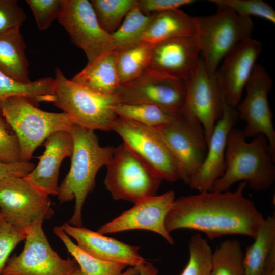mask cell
<instances>
[{
  "label": "cell",
  "mask_w": 275,
  "mask_h": 275,
  "mask_svg": "<svg viewBox=\"0 0 275 275\" xmlns=\"http://www.w3.org/2000/svg\"><path fill=\"white\" fill-rule=\"evenodd\" d=\"M254 239L244 253V275H260L270 251L275 248L274 216L264 218Z\"/></svg>",
  "instance_id": "27"
},
{
  "label": "cell",
  "mask_w": 275,
  "mask_h": 275,
  "mask_svg": "<svg viewBox=\"0 0 275 275\" xmlns=\"http://www.w3.org/2000/svg\"><path fill=\"white\" fill-rule=\"evenodd\" d=\"M238 118L236 107L224 102L222 116L217 121L207 144L204 161L188 184L190 188L200 192L211 191L214 182L224 174L228 135Z\"/></svg>",
  "instance_id": "19"
},
{
  "label": "cell",
  "mask_w": 275,
  "mask_h": 275,
  "mask_svg": "<svg viewBox=\"0 0 275 275\" xmlns=\"http://www.w3.org/2000/svg\"><path fill=\"white\" fill-rule=\"evenodd\" d=\"M217 7L228 8L240 16L250 18L254 16L275 23V11L262 0H211Z\"/></svg>",
  "instance_id": "34"
},
{
  "label": "cell",
  "mask_w": 275,
  "mask_h": 275,
  "mask_svg": "<svg viewBox=\"0 0 275 275\" xmlns=\"http://www.w3.org/2000/svg\"><path fill=\"white\" fill-rule=\"evenodd\" d=\"M200 54L195 35L168 39L152 44L148 68L186 82L199 64Z\"/></svg>",
  "instance_id": "18"
},
{
  "label": "cell",
  "mask_w": 275,
  "mask_h": 275,
  "mask_svg": "<svg viewBox=\"0 0 275 275\" xmlns=\"http://www.w3.org/2000/svg\"><path fill=\"white\" fill-rule=\"evenodd\" d=\"M65 275H85V274L82 272L81 270L80 269L79 266L78 268L74 270V271L66 274Z\"/></svg>",
  "instance_id": "43"
},
{
  "label": "cell",
  "mask_w": 275,
  "mask_h": 275,
  "mask_svg": "<svg viewBox=\"0 0 275 275\" xmlns=\"http://www.w3.org/2000/svg\"><path fill=\"white\" fill-rule=\"evenodd\" d=\"M61 227L76 240L80 249L93 257L133 267L147 262L139 254V246L129 245L85 227H75L68 223Z\"/></svg>",
  "instance_id": "20"
},
{
  "label": "cell",
  "mask_w": 275,
  "mask_h": 275,
  "mask_svg": "<svg viewBox=\"0 0 275 275\" xmlns=\"http://www.w3.org/2000/svg\"><path fill=\"white\" fill-rule=\"evenodd\" d=\"M25 48L20 29L0 34V72L22 83L31 81Z\"/></svg>",
  "instance_id": "24"
},
{
  "label": "cell",
  "mask_w": 275,
  "mask_h": 275,
  "mask_svg": "<svg viewBox=\"0 0 275 275\" xmlns=\"http://www.w3.org/2000/svg\"><path fill=\"white\" fill-rule=\"evenodd\" d=\"M189 258L180 275H210L212 251L205 238L193 235L188 243Z\"/></svg>",
  "instance_id": "33"
},
{
  "label": "cell",
  "mask_w": 275,
  "mask_h": 275,
  "mask_svg": "<svg viewBox=\"0 0 275 275\" xmlns=\"http://www.w3.org/2000/svg\"><path fill=\"white\" fill-rule=\"evenodd\" d=\"M39 221L26 228L25 245L18 255L9 258L1 275H65L79 265L63 259L53 250Z\"/></svg>",
  "instance_id": "9"
},
{
  "label": "cell",
  "mask_w": 275,
  "mask_h": 275,
  "mask_svg": "<svg viewBox=\"0 0 275 275\" xmlns=\"http://www.w3.org/2000/svg\"><path fill=\"white\" fill-rule=\"evenodd\" d=\"M193 17L179 9L152 14L141 43L153 44L168 39L195 35Z\"/></svg>",
  "instance_id": "23"
},
{
  "label": "cell",
  "mask_w": 275,
  "mask_h": 275,
  "mask_svg": "<svg viewBox=\"0 0 275 275\" xmlns=\"http://www.w3.org/2000/svg\"><path fill=\"white\" fill-rule=\"evenodd\" d=\"M32 10L38 28L47 29L59 17L63 8V0H26Z\"/></svg>",
  "instance_id": "36"
},
{
  "label": "cell",
  "mask_w": 275,
  "mask_h": 275,
  "mask_svg": "<svg viewBox=\"0 0 275 275\" xmlns=\"http://www.w3.org/2000/svg\"><path fill=\"white\" fill-rule=\"evenodd\" d=\"M54 232L85 275H139V266H130L125 270L128 266L126 264L100 259L88 254L71 240L61 226L55 227Z\"/></svg>",
  "instance_id": "25"
},
{
  "label": "cell",
  "mask_w": 275,
  "mask_h": 275,
  "mask_svg": "<svg viewBox=\"0 0 275 275\" xmlns=\"http://www.w3.org/2000/svg\"><path fill=\"white\" fill-rule=\"evenodd\" d=\"M2 116L16 134L22 161L29 162L37 147L53 133L70 131L75 124L70 116L40 109L29 99L13 96L2 106Z\"/></svg>",
  "instance_id": "5"
},
{
  "label": "cell",
  "mask_w": 275,
  "mask_h": 275,
  "mask_svg": "<svg viewBox=\"0 0 275 275\" xmlns=\"http://www.w3.org/2000/svg\"><path fill=\"white\" fill-rule=\"evenodd\" d=\"M35 167V165L30 161H21L11 163L0 162V181L8 177L23 178Z\"/></svg>",
  "instance_id": "40"
},
{
  "label": "cell",
  "mask_w": 275,
  "mask_h": 275,
  "mask_svg": "<svg viewBox=\"0 0 275 275\" xmlns=\"http://www.w3.org/2000/svg\"><path fill=\"white\" fill-rule=\"evenodd\" d=\"M175 200L173 190L145 198L100 227L97 232L104 235L131 230H148L159 234L173 245L174 241L166 229L165 220Z\"/></svg>",
  "instance_id": "16"
},
{
  "label": "cell",
  "mask_w": 275,
  "mask_h": 275,
  "mask_svg": "<svg viewBox=\"0 0 275 275\" xmlns=\"http://www.w3.org/2000/svg\"><path fill=\"white\" fill-rule=\"evenodd\" d=\"M106 167L104 184L116 200L135 203L155 196L162 181L152 169L123 143L114 148Z\"/></svg>",
  "instance_id": "7"
},
{
  "label": "cell",
  "mask_w": 275,
  "mask_h": 275,
  "mask_svg": "<svg viewBox=\"0 0 275 275\" xmlns=\"http://www.w3.org/2000/svg\"><path fill=\"white\" fill-rule=\"evenodd\" d=\"M95 93L115 95L120 85L116 66L115 51L106 53L86 66L71 79Z\"/></svg>",
  "instance_id": "22"
},
{
  "label": "cell",
  "mask_w": 275,
  "mask_h": 275,
  "mask_svg": "<svg viewBox=\"0 0 275 275\" xmlns=\"http://www.w3.org/2000/svg\"><path fill=\"white\" fill-rule=\"evenodd\" d=\"M152 14L147 16L141 12L138 6L126 15L120 26L111 34L114 51L128 49L141 43L142 36Z\"/></svg>",
  "instance_id": "30"
},
{
  "label": "cell",
  "mask_w": 275,
  "mask_h": 275,
  "mask_svg": "<svg viewBox=\"0 0 275 275\" xmlns=\"http://www.w3.org/2000/svg\"><path fill=\"white\" fill-rule=\"evenodd\" d=\"M100 26L111 34L121 25L127 13L138 6V0H91Z\"/></svg>",
  "instance_id": "32"
},
{
  "label": "cell",
  "mask_w": 275,
  "mask_h": 275,
  "mask_svg": "<svg viewBox=\"0 0 275 275\" xmlns=\"http://www.w3.org/2000/svg\"><path fill=\"white\" fill-rule=\"evenodd\" d=\"M0 211L6 221L24 228L54 213L49 196L18 177L0 181Z\"/></svg>",
  "instance_id": "11"
},
{
  "label": "cell",
  "mask_w": 275,
  "mask_h": 275,
  "mask_svg": "<svg viewBox=\"0 0 275 275\" xmlns=\"http://www.w3.org/2000/svg\"><path fill=\"white\" fill-rule=\"evenodd\" d=\"M44 145V152L37 157L38 164L23 178L41 192L57 195L60 167L64 159L72 155L73 139L69 131H59L50 135Z\"/></svg>",
  "instance_id": "21"
},
{
  "label": "cell",
  "mask_w": 275,
  "mask_h": 275,
  "mask_svg": "<svg viewBox=\"0 0 275 275\" xmlns=\"http://www.w3.org/2000/svg\"><path fill=\"white\" fill-rule=\"evenodd\" d=\"M1 217H2V214H1V212L0 211V219H1Z\"/></svg>",
  "instance_id": "44"
},
{
  "label": "cell",
  "mask_w": 275,
  "mask_h": 275,
  "mask_svg": "<svg viewBox=\"0 0 275 275\" xmlns=\"http://www.w3.org/2000/svg\"><path fill=\"white\" fill-rule=\"evenodd\" d=\"M260 275H275V248L270 251Z\"/></svg>",
  "instance_id": "41"
},
{
  "label": "cell",
  "mask_w": 275,
  "mask_h": 275,
  "mask_svg": "<svg viewBox=\"0 0 275 275\" xmlns=\"http://www.w3.org/2000/svg\"><path fill=\"white\" fill-rule=\"evenodd\" d=\"M58 20L71 42L84 51L88 63L115 50L111 35L100 26L90 1L63 0Z\"/></svg>",
  "instance_id": "10"
},
{
  "label": "cell",
  "mask_w": 275,
  "mask_h": 275,
  "mask_svg": "<svg viewBox=\"0 0 275 275\" xmlns=\"http://www.w3.org/2000/svg\"><path fill=\"white\" fill-rule=\"evenodd\" d=\"M26 19L16 0H0V34L20 29Z\"/></svg>",
  "instance_id": "38"
},
{
  "label": "cell",
  "mask_w": 275,
  "mask_h": 275,
  "mask_svg": "<svg viewBox=\"0 0 275 275\" xmlns=\"http://www.w3.org/2000/svg\"><path fill=\"white\" fill-rule=\"evenodd\" d=\"M272 86V79L265 68L256 64L245 86L246 96L236 108L238 117L246 122L242 130L244 138L263 134L275 157V130L267 98Z\"/></svg>",
  "instance_id": "14"
},
{
  "label": "cell",
  "mask_w": 275,
  "mask_h": 275,
  "mask_svg": "<svg viewBox=\"0 0 275 275\" xmlns=\"http://www.w3.org/2000/svg\"><path fill=\"white\" fill-rule=\"evenodd\" d=\"M114 111L118 116L155 128L173 123L180 117V112L148 104L119 103Z\"/></svg>",
  "instance_id": "28"
},
{
  "label": "cell",
  "mask_w": 275,
  "mask_h": 275,
  "mask_svg": "<svg viewBox=\"0 0 275 275\" xmlns=\"http://www.w3.org/2000/svg\"><path fill=\"white\" fill-rule=\"evenodd\" d=\"M246 184L241 182L234 191H206L175 199L165 220L167 231L195 230L211 240L236 234L254 239L264 218L243 196Z\"/></svg>",
  "instance_id": "1"
},
{
  "label": "cell",
  "mask_w": 275,
  "mask_h": 275,
  "mask_svg": "<svg viewBox=\"0 0 275 275\" xmlns=\"http://www.w3.org/2000/svg\"><path fill=\"white\" fill-rule=\"evenodd\" d=\"M262 50L261 43L252 38L237 45L223 59L216 76L225 102L236 107Z\"/></svg>",
  "instance_id": "17"
},
{
  "label": "cell",
  "mask_w": 275,
  "mask_h": 275,
  "mask_svg": "<svg viewBox=\"0 0 275 275\" xmlns=\"http://www.w3.org/2000/svg\"><path fill=\"white\" fill-rule=\"evenodd\" d=\"M186 94V82L147 68L132 81L115 92L120 103L148 104L180 112Z\"/></svg>",
  "instance_id": "12"
},
{
  "label": "cell",
  "mask_w": 275,
  "mask_h": 275,
  "mask_svg": "<svg viewBox=\"0 0 275 275\" xmlns=\"http://www.w3.org/2000/svg\"><path fill=\"white\" fill-rule=\"evenodd\" d=\"M274 161L275 157L263 134L248 142L242 130L233 127L227 140L225 171L214 182L211 191H227L242 180L255 190H265L275 181Z\"/></svg>",
  "instance_id": "2"
},
{
  "label": "cell",
  "mask_w": 275,
  "mask_h": 275,
  "mask_svg": "<svg viewBox=\"0 0 275 275\" xmlns=\"http://www.w3.org/2000/svg\"><path fill=\"white\" fill-rule=\"evenodd\" d=\"M195 37L208 72L215 74L220 62L241 42L251 38L253 23L232 10L218 7L208 16H195Z\"/></svg>",
  "instance_id": "4"
},
{
  "label": "cell",
  "mask_w": 275,
  "mask_h": 275,
  "mask_svg": "<svg viewBox=\"0 0 275 275\" xmlns=\"http://www.w3.org/2000/svg\"><path fill=\"white\" fill-rule=\"evenodd\" d=\"M54 79L53 103L76 125L93 131L112 130L118 117L114 107L120 103L116 95L95 93L67 79L59 68L55 70Z\"/></svg>",
  "instance_id": "6"
},
{
  "label": "cell",
  "mask_w": 275,
  "mask_h": 275,
  "mask_svg": "<svg viewBox=\"0 0 275 275\" xmlns=\"http://www.w3.org/2000/svg\"><path fill=\"white\" fill-rule=\"evenodd\" d=\"M244 253L236 239L221 242L212 252L210 275H244Z\"/></svg>",
  "instance_id": "31"
},
{
  "label": "cell",
  "mask_w": 275,
  "mask_h": 275,
  "mask_svg": "<svg viewBox=\"0 0 275 275\" xmlns=\"http://www.w3.org/2000/svg\"><path fill=\"white\" fill-rule=\"evenodd\" d=\"M18 141L16 134L3 117H0V162H21Z\"/></svg>",
  "instance_id": "37"
},
{
  "label": "cell",
  "mask_w": 275,
  "mask_h": 275,
  "mask_svg": "<svg viewBox=\"0 0 275 275\" xmlns=\"http://www.w3.org/2000/svg\"><path fill=\"white\" fill-rule=\"evenodd\" d=\"M139 275H158V269L153 264L147 262L143 265L139 266Z\"/></svg>",
  "instance_id": "42"
},
{
  "label": "cell",
  "mask_w": 275,
  "mask_h": 275,
  "mask_svg": "<svg viewBox=\"0 0 275 275\" xmlns=\"http://www.w3.org/2000/svg\"><path fill=\"white\" fill-rule=\"evenodd\" d=\"M55 79L44 77L29 83H22L9 78L0 72V117L4 102L13 96L29 99L38 106L41 102H53Z\"/></svg>",
  "instance_id": "26"
},
{
  "label": "cell",
  "mask_w": 275,
  "mask_h": 275,
  "mask_svg": "<svg viewBox=\"0 0 275 275\" xmlns=\"http://www.w3.org/2000/svg\"><path fill=\"white\" fill-rule=\"evenodd\" d=\"M193 0H138V7L145 15L178 9L194 3Z\"/></svg>",
  "instance_id": "39"
},
{
  "label": "cell",
  "mask_w": 275,
  "mask_h": 275,
  "mask_svg": "<svg viewBox=\"0 0 275 275\" xmlns=\"http://www.w3.org/2000/svg\"><path fill=\"white\" fill-rule=\"evenodd\" d=\"M186 84L185 99L180 113L201 123L207 145L217 121L222 116L225 102L216 73H209L201 57Z\"/></svg>",
  "instance_id": "13"
},
{
  "label": "cell",
  "mask_w": 275,
  "mask_h": 275,
  "mask_svg": "<svg viewBox=\"0 0 275 275\" xmlns=\"http://www.w3.org/2000/svg\"><path fill=\"white\" fill-rule=\"evenodd\" d=\"M152 44L142 43L116 52V66L120 85L138 78L148 67Z\"/></svg>",
  "instance_id": "29"
},
{
  "label": "cell",
  "mask_w": 275,
  "mask_h": 275,
  "mask_svg": "<svg viewBox=\"0 0 275 275\" xmlns=\"http://www.w3.org/2000/svg\"><path fill=\"white\" fill-rule=\"evenodd\" d=\"M26 236V228L0 219V275L9 256L16 245Z\"/></svg>",
  "instance_id": "35"
},
{
  "label": "cell",
  "mask_w": 275,
  "mask_h": 275,
  "mask_svg": "<svg viewBox=\"0 0 275 275\" xmlns=\"http://www.w3.org/2000/svg\"><path fill=\"white\" fill-rule=\"evenodd\" d=\"M178 161L181 179L188 184L203 163L207 145L201 123L183 117L156 128Z\"/></svg>",
  "instance_id": "15"
},
{
  "label": "cell",
  "mask_w": 275,
  "mask_h": 275,
  "mask_svg": "<svg viewBox=\"0 0 275 275\" xmlns=\"http://www.w3.org/2000/svg\"><path fill=\"white\" fill-rule=\"evenodd\" d=\"M73 142L69 171L59 186L60 203L75 199L74 213L70 225L82 226V209L88 194L92 191L99 170L111 161L114 148L102 147L94 131L74 124L70 131Z\"/></svg>",
  "instance_id": "3"
},
{
  "label": "cell",
  "mask_w": 275,
  "mask_h": 275,
  "mask_svg": "<svg viewBox=\"0 0 275 275\" xmlns=\"http://www.w3.org/2000/svg\"><path fill=\"white\" fill-rule=\"evenodd\" d=\"M112 130L162 180L175 182L181 179L180 164L156 128L118 116Z\"/></svg>",
  "instance_id": "8"
}]
</instances>
